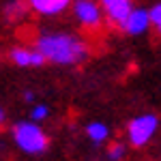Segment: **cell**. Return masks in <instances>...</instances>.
<instances>
[{"mask_svg": "<svg viewBox=\"0 0 161 161\" xmlns=\"http://www.w3.org/2000/svg\"><path fill=\"white\" fill-rule=\"evenodd\" d=\"M73 0H26L28 9L35 11L37 15L43 17H54V15H60L71 7Z\"/></svg>", "mask_w": 161, "mask_h": 161, "instance_id": "obj_7", "label": "cell"}, {"mask_svg": "<svg viewBox=\"0 0 161 161\" xmlns=\"http://www.w3.org/2000/svg\"><path fill=\"white\" fill-rule=\"evenodd\" d=\"M150 28V17H148V11L146 9H142V7H133L131 13H129V17L125 19L123 24V30L127 35H131V37H140V35H146Z\"/></svg>", "mask_w": 161, "mask_h": 161, "instance_id": "obj_6", "label": "cell"}, {"mask_svg": "<svg viewBox=\"0 0 161 161\" xmlns=\"http://www.w3.org/2000/svg\"><path fill=\"white\" fill-rule=\"evenodd\" d=\"M159 129V118L155 114H140L127 125V140L133 148L146 146Z\"/></svg>", "mask_w": 161, "mask_h": 161, "instance_id": "obj_3", "label": "cell"}, {"mask_svg": "<svg viewBox=\"0 0 161 161\" xmlns=\"http://www.w3.org/2000/svg\"><path fill=\"white\" fill-rule=\"evenodd\" d=\"M86 136H88V140H90L92 144H103V142L110 137V129H108L105 123L95 120V123H90L86 127Z\"/></svg>", "mask_w": 161, "mask_h": 161, "instance_id": "obj_10", "label": "cell"}, {"mask_svg": "<svg viewBox=\"0 0 161 161\" xmlns=\"http://www.w3.org/2000/svg\"><path fill=\"white\" fill-rule=\"evenodd\" d=\"M73 4V15L80 22V26H84L86 30H97L103 24V9L97 0H75Z\"/></svg>", "mask_w": 161, "mask_h": 161, "instance_id": "obj_4", "label": "cell"}, {"mask_svg": "<svg viewBox=\"0 0 161 161\" xmlns=\"http://www.w3.org/2000/svg\"><path fill=\"white\" fill-rule=\"evenodd\" d=\"M13 142L17 144V148L26 155H43L50 148V137L47 133L39 127L35 120H22V123L13 125L11 129Z\"/></svg>", "mask_w": 161, "mask_h": 161, "instance_id": "obj_2", "label": "cell"}, {"mask_svg": "<svg viewBox=\"0 0 161 161\" xmlns=\"http://www.w3.org/2000/svg\"><path fill=\"white\" fill-rule=\"evenodd\" d=\"M105 9V19L116 28H123L125 19L129 17V13L133 9V2L131 0H112L110 4L103 7Z\"/></svg>", "mask_w": 161, "mask_h": 161, "instance_id": "obj_8", "label": "cell"}, {"mask_svg": "<svg viewBox=\"0 0 161 161\" xmlns=\"http://www.w3.org/2000/svg\"><path fill=\"white\" fill-rule=\"evenodd\" d=\"M35 47L43 54L45 62L60 67L82 64L90 56L88 43L71 32H41L35 41Z\"/></svg>", "mask_w": 161, "mask_h": 161, "instance_id": "obj_1", "label": "cell"}, {"mask_svg": "<svg viewBox=\"0 0 161 161\" xmlns=\"http://www.w3.org/2000/svg\"><path fill=\"white\" fill-rule=\"evenodd\" d=\"M148 17H150V26H155V30L161 35V2H157L148 11Z\"/></svg>", "mask_w": 161, "mask_h": 161, "instance_id": "obj_12", "label": "cell"}, {"mask_svg": "<svg viewBox=\"0 0 161 161\" xmlns=\"http://www.w3.org/2000/svg\"><path fill=\"white\" fill-rule=\"evenodd\" d=\"M4 118H7V114H4V110H2V108H0V125L4 123Z\"/></svg>", "mask_w": 161, "mask_h": 161, "instance_id": "obj_15", "label": "cell"}, {"mask_svg": "<svg viewBox=\"0 0 161 161\" xmlns=\"http://www.w3.org/2000/svg\"><path fill=\"white\" fill-rule=\"evenodd\" d=\"M125 153H127L125 144H120V142H114L110 148H108V159L118 161V159H123V157H125Z\"/></svg>", "mask_w": 161, "mask_h": 161, "instance_id": "obj_13", "label": "cell"}, {"mask_svg": "<svg viewBox=\"0 0 161 161\" xmlns=\"http://www.w3.org/2000/svg\"><path fill=\"white\" fill-rule=\"evenodd\" d=\"M24 101H28V103H32V101H35V92L26 90V92H24Z\"/></svg>", "mask_w": 161, "mask_h": 161, "instance_id": "obj_14", "label": "cell"}, {"mask_svg": "<svg viewBox=\"0 0 161 161\" xmlns=\"http://www.w3.org/2000/svg\"><path fill=\"white\" fill-rule=\"evenodd\" d=\"M47 116H50V108L45 103H39L30 110V120H35V123H43Z\"/></svg>", "mask_w": 161, "mask_h": 161, "instance_id": "obj_11", "label": "cell"}, {"mask_svg": "<svg viewBox=\"0 0 161 161\" xmlns=\"http://www.w3.org/2000/svg\"><path fill=\"white\" fill-rule=\"evenodd\" d=\"M26 15H28V4L26 0H9L4 7H2V17L7 22H22Z\"/></svg>", "mask_w": 161, "mask_h": 161, "instance_id": "obj_9", "label": "cell"}, {"mask_svg": "<svg viewBox=\"0 0 161 161\" xmlns=\"http://www.w3.org/2000/svg\"><path fill=\"white\" fill-rule=\"evenodd\" d=\"M9 58H11V62L17 64V67H43V64H45V58H43V54H41L37 47H26V45L11 47Z\"/></svg>", "mask_w": 161, "mask_h": 161, "instance_id": "obj_5", "label": "cell"}, {"mask_svg": "<svg viewBox=\"0 0 161 161\" xmlns=\"http://www.w3.org/2000/svg\"><path fill=\"white\" fill-rule=\"evenodd\" d=\"M99 2H101V4H103V7H105V4H110L112 0H99Z\"/></svg>", "mask_w": 161, "mask_h": 161, "instance_id": "obj_16", "label": "cell"}]
</instances>
